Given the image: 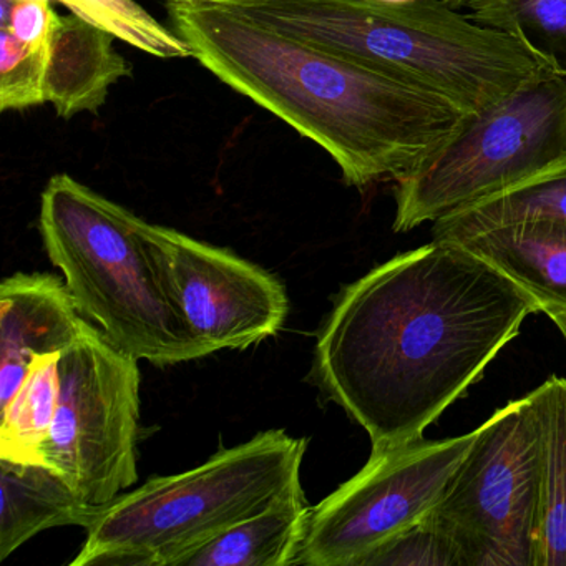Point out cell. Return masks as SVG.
Returning a JSON list of instances; mask_svg holds the SVG:
<instances>
[{
    "instance_id": "7a4b0ae2",
    "label": "cell",
    "mask_w": 566,
    "mask_h": 566,
    "mask_svg": "<svg viewBox=\"0 0 566 566\" xmlns=\"http://www.w3.org/2000/svg\"><path fill=\"white\" fill-rule=\"evenodd\" d=\"M175 32L221 82L316 142L349 187L412 170L467 112L211 0H170Z\"/></svg>"
},
{
    "instance_id": "3957f363",
    "label": "cell",
    "mask_w": 566,
    "mask_h": 566,
    "mask_svg": "<svg viewBox=\"0 0 566 566\" xmlns=\"http://www.w3.org/2000/svg\"><path fill=\"white\" fill-rule=\"evenodd\" d=\"M213 2V0H211ZM304 44L426 88L467 114L555 71L535 48L476 24L446 0H224Z\"/></svg>"
},
{
    "instance_id": "4fadbf2b",
    "label": "cell",
    "mask_w": 566,
    "mask_h": 566,
    "mask_svg": "<svg viewBox=\"0 0 566 566\" xmlns=\"http://www.w3.org/2000/svg\"><path fill=\"white\" fill-rule=\"evenodd\" d=\"M0 559L45 530H87L102 509L85 503L52 467L8 459H0Z\"/></svg>"
},
{
    "instance_id": "e0dca14e",
    "label": "cell",
    "mask_w": 566,
    "mask_h": 566,
    "mask_svg": "<svg viewBox=\"0 0 566 566\" xmlns=\"http://www.w3.org/2000/svg\"><path fill=\"white\" fill-rule=\"evenodd\" d=\"M566 224V157L533 177L447 214L433 223V240H455L503 224Z\"/></svg>"
},
{
    "instance_id": "9a60e30c",
    "label": "cell",
    "mask_w": 566,
    "mask_h": 566,
    "mask_svg": "<svg viewBox=\"0 0 566 566\" xmlns=\"http://www.w3.org/2000/svg\"><path fill=\"white\" fill-rule=\"evenodd\" d=\"M310 515L303 486L287 490L260 513L188 553L180 566L296 565Z\"/></svg>"
},
{
    "instance_id": "44dd1931",
    "label": "cell",
    "mask_w": 566,
    "mask_h": 566,
    "mask_svg": "<svg viewBox=\"0 0 566 566\" xmlns=\"http://www.w3.org/2000/svg\"><path fill=\"white\" fill-rule=\"evenodd\" d=\"M51 44L29 45L0 31V108L24 111L45 104Z\"/></svg>"
},
{
    "instance_id": "484cf974",
    "label": "cell",
    "mask_w": 566,
    "mask_h": 566,
    "mask_svg": "<svg viewBox=\"0 0 566 566\" xmlns=\"http://www.w3.org/2000/svg\"><path fill=\"white\" fill-rule=\"evenodd\" d=\"M379 2H389V4H400V2H412V0H379Z\"/></svg>"
},
{
    "instance_id": "7c38bea8",
    "label": "cell",
    "mask_w": 566,
    "mask_h": 566,
    "mask_svg": "<svg viewBox=\"0 0 566 566\" xmlns=\"http://www.w3.org/2000/svg\"><path fill=\"white\" fill-rule=\"evenodd\" d=\"M114 39L78 15L61 18L51 41L45 81V97L59 117L98 111L112 85L130 77V64L115 51Z\"/></svg>"
},
{
    "instance_id": "277c9868",
    "label": "cell",
    "mask_w": 566,
    "mask_h": 566,
    "mask_svg": "<svg viewBox=\"0 0 566 566\" xmlns=\"http://www.w3.org/2000/svg\"><path fill=\"white\" fill-rule=\"evenodd\" d=\"M147 223L69 175L51 178L42 193L45 251L82 316L118 349L154 366L210 356L171 296Z\"/></svg>"
},
{
    "instance_id": "6da1fadb",
    "label": "cell",
    "mask_w": 566,
    "mask_h": 566,
    "mask_svg": "<svg viewBox=\"0 0 566 566\" xmlns=\"http://www.w3.org/2000/svg\"><path fill=\"white\" fill-rule=\"evenodd\" d=\"M539 304L499 268L433 240L344 287L314 373L374 449L422 439Z\"/></svg>"
},
{
    "instance_id": "d4e9b609",
    "label": "cell",
    "mask_w": 566,
    "mask_h": 566,
    "mask_svg": "<svg viewBox=\"0 0 566 566\" xmlns=\"http://www.w3.org/2000/svg\"><path fill=\"white\" fill-rule=\"evenodd\" d=\"M446 2L455 9H467L472 2H475V0H446Z\"/></svg>"
},
{
    "instance_id": "52a82bcc",
    "label": "cell",
    "mask_w": 566,
    "mask_h": 566,
    "mask_svg": "<svg viewBox=\"0 0 566 566\" xmlns=\"http://www.w3.org/2000/svg\"><path fill=\"white\" fill-rule=\"evenodd\" d=\"M542 443L530 396L496 410L429 516L462 566H536Z\"/></svg>"
},
{
    "instance_id": "cb8c5ba5",
    "label": "cell",
    "mask_w": 566,
    "mask_h": 566,
    "mask_svg": "<svg viewBox=\"0 0 566 566\" xmlns=\"http://www.w3.org/2000/svg\"><path fill=\"white\" fill-rule=\"evenodd\" d=\"M542 313L546 314L549 319L555 323V326L558 327L559 333L563 334L566 340V310L565 307H556V306H545L542 307Z\"/></svg>"
},
{
    "instance_id": "5b68a950",
    "label": "cell",
    "mask_w": 566,
    "mask_h": 566,
    "mask_svg": "<svg viewBox=\"0 0 566 566\" xmlns=\"http://www.w3.org/2000/svg\"><path fill=\"white\" fill-rule=\"evenodd\" d=\"M307 442L266 430L102 506L72 566H180L181 559L287 490L301 486Z\"/></svg>"
},
{
    "instance_id": "2e32d148",
    "label": "cell",
    "mask_w": 566,
    "mask_h": 566,
    "mask_svg": "<svg viewBox=\"0 0 566 566\" xmlns=\"http://www.w3.org/2000/svg\"><path fill=\"white\" fill-rule=\"evenodd\" d=\"M542 443V505L536 566H566V377L528 394Z\"/></svg>"
},
{
    "instance_id": "ac0fdd59",
    "label": "cell",
    "mask_w": 566,
    "mask_h": 566,
    "mask_svg": "<svg viewBox=\"0 0 566 566\" xmlns=\"http://www.w3.org/2000/svg\"><path fill=\"white\" fill-rule=\"evenodd\" d=\"M61 354L35 357L8 406L2 407L0 459L41 463V447L51 436L61 397Z\"/></svg>"
},
{
    "instance_id": "4316f807",
    "label": "cell",
    "mask_w": 566,
    "mask_h": 566,
    "mask_svg": "<svg viewBox=\"0 0 566 566\" xmlns=\"http://www.w3.org/2000/svg\"><path fill=\"white\" fill-rule=\"evenodd\" d=\"M213 2H224V0H213Z\"/></svg>"
},
{
    "instance_id": "d6986e66",
    "label": "cell",
    "mask_w": 566,
    "mask_h": 566,
    "mask_svg": "<svg viewBox=\"0 0 566 566\" xmlns=\"http://www.w3.org/2000/svg\"><path fill=\"white\" fill-rule=\"evenodd\" d=\"M467 11L476 24L528 42L566 77V0H475Z\"/></svg>"
},
{
    "instance_id": "8fae6325",
    "label": "cell",
    "mask_w": 566,
    "mask_h": 566,
    "mask_svg": "<svg viewBox=\"0 0 566 566\" xmlns=\"http://www.w3.org/2000/svg\"><path fill=\"white\" fill-rule=\"evenodd\" d=\"M87 321L57 276L15 273L2 281L0 409L18 392L35 357L64 353Z\"/></svg>"
},
{
    "instance_id": "603a6c76",
    "label": "cell",
    "mask_w": 566,
    "mask_h": 566,
    "mask_svg": "<svg viewBox=\"0 0 566 566\" xmlns=\"http://www.w3.org/2000/svg\"><path fill=\"white\" fill-rule=\"evenodd\" d=\"M59 21L52 0H2V29L24 44H51Z\"/></svg>"
},
{
    "instance_id": "30bf717a",
    "label": "cell",
    "mask_w": 566,
    "mask_h": 566,
    "mask_svg": "<svg viewBox=\"0 0 566 566\" xmlns=\"http://www.w3.org/2000/svg\"><path fill=\"white\" fill-rule=\"evenodd\" d=\"M147 237L185 323L208 353L248 349L280 333L290 300L273 274L160 224L147 223Z\"/></svg>"
},
{
    "instance_id": "5bb4252c",
    "label": "cell",
    "mask_w": 566,
    "mask_h": 566,
    "mask_svg": "<svg viewBox=\"0 0 566 566\" xmlns=\"http://www.w3.org/2000/svg\"><path fill=\"white\" fill-rule=\"evenodd\" d=\"M449 241L499 268L538 301L539 310H566V224L525 221Z\"/></svg>"
},
{
    "instance_id": "ba28073f",
    "label": "cell",
    "mask_w": 566,
    "mask_h": 566,
    "mask_svg": "<svg viewBox=\"0 0 566 566\" xmlns=\"http://www.w3.org/2000/svg\"><path fill=\"white\" fill-rule=\"evenodd\" d=\"M138 363L88 321L61 354V397L41 463L88 505H108L137 483Z\"/></svg>"
},
{
    "instance_id": "ffe728a7",
    "label": "cell",
    "mask_w": 566,
    "mask_h": 566,
    "mask_svg": "<svg viewBox=\"0 0 566 566\" xmlns=\"http://www.w3.org/2000/svg\"><path fill=\"white\" fill-rule=\"evenodd\" d=\"M72 14L111 32L125 44L160 59L193 57L188 42L161 25L134 0H57Z\"/></svg>"
},
{
    "instance_id": "7402d4cb",
    "label": "cell",
    "mask_w": 566,
    "mask_h": 566,
    "mask_svg": "<svg viewBox=\"0 0 566 566\" xmlns=\"http://www.w3.org/2000/svg\"><path fill=\"white\" fill-rule=\"evenodd\" d=\"M359 566H462L459 553L429 515L370 552Z\"/></svg>"
},
{
    "instance_id": "8992f818",
    "label": "cell",
    "mask_w": 566,
    "mask_h": 566,
    "mask_svg": "<svg viewBox=\"0 0 566 566\" xmlns=\"http://www.w3.org/2000/svg\"><path fill=\"white\" fill-rule=\"evenodd\" d=\"M566 157V77L546 72L462 124L396 180L394 231L436 223Z\"/></svg>"
},
{
    "instance_id": "9c48e42d",
    "label": "cell",
    "mask_w": 566,
    "mask_h": 566,
    "mask_svg": "<svg viewBox=\"0 0 566 566\" xmlns=\"http://www.w3.org/2000/svg\"><path fill=\"white\" fill-rule=\"evenodd\" d=\"M475 436L374 449L353 479L311 509L296 565L359 566L377 546L426 518Z\"/></svg>"
}]
</instances>
